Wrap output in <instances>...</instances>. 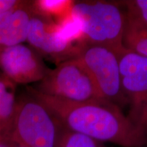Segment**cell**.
<instances>
[{"label":"cell","mask_w":147,"mask_h":147,"mask_svg":"<svg viewBox=\"0 0 147 147\" xmlns=\"http://www.w3.org/2000/svg\"><path fill=\"white\" fill-rule=\"evenodd\" d=\"M34 10V1L19 0L17 4L0 14V48L26 41Z\"/></svg>","instance_id":"9"},{"label":"cell","mask_w":147,"mask_h":147,"mask_svg":"<svg viewBox=\"0 0 147 147\" xmlns=\"http://www.w3.org/2000/svg\"><path fill=\"white\" fill-rule=\"evenodd\" d=\"M59 147H107L104 142L65 128Z\"/></svg>","instance_id":"14"},{"label":"cell","mask_w":147,"mask_h":147,"mask_svg":"<svg viewBox=\"0 0 147 147\" xmlns=\"http://www.w3.org/2000/svg\"><path fill=\"white\" fill-rule=\"evenodd\" d=\"M64 129L52 110L27 91L17 98L8 140L25 147H59Z\"/></svg>","instance_id":"2"},{"label":"cell","mask_w":147,"mask_h":147,"mask_svg":"<svg viewBox=\"0 0 147 147\" xmlns=\"http://www.w3.org/2000/svg\"><path fill=\"white\" fill-rule=\"evenodd\" d=\"M16 84L0 74V136L8 139L16 107Z\"/></svg>","instance_id":"10"},{"label":"cell","mask_w":147,"mask_h":147,"mask_svg":"<svg viewBox=\"0 0 147 147\" xmlns=\"http://www.w3.org/2000/svg\"><path fill=\"white\" fill-rule=\"evenodd\" d=\"M12 142L5 138L0 136V147H11Z\"/></svg>","instance_id":"17"},{"label":"cell","mask_w":147,"mask_h":147,"mask_svg":"<svg viewBox=\"0 0 147 147\" xmlns=\"http://www.w3.org/2000/svg\"><path fill=\"white\" fill-rule=\"evenodd\" d=\"M19 0H0V14L17 4Z\"/></svg>","instance_id":"16"},{"label":"cell","mask_w":147,"mask_h":147,"mask_svg":"<svg viewBox=\"0 0 147 147\" xmlns=\"http://www.w3.org/2000/svg\"><path fill=\"white\" fill-rule=\"evenodd\" d=\"M123 44L127 49L147 57V27L125 21Z\"/></svg>","instance_id":"11"},{"label":"cell","mask_w":147,"mask_h":147,"mask_svg":"<svg viewBox=\"0 0 147 147\" xmlns=\"http://www.w3.org/2000/svg\"><path fill=\"white\" fill-rule=\"evenodd\" d=\"M27 40L42 57H46L57 65L76 57L80 48L66 39L52 18L36 8L31 18Z\"/></svg>","instance_id":"6"},{"label":"cell","mask_w":147,"mask_h":147,"mask_svg":"<svg viewBox=\"0 0 147 147\" xmlns=\"http://www.w3.org/2000/svg\"><path fill=\"white\" fill-rule=\"evenodd\" d=\"M71 14L80 25L82 45H102L115 51L124 47L126 18L121 1H75Z\"/></svg>","instance_id":"3"},{"label":"cell","mask_w":147,"mask_h":147,"mask_svg":"<svg viewBox=\"0 0 147 147\" xmlns=\"http://www.w3.org/2000/svg\"><path fill=\"white\" fill-rule=\"evenodd\" d=\"M127 117L134 127L147 138V97L130 106Z\"/></svg>","instance_id":"15"},{"label":"cell","mask_w":147,"mask_h":147,"mask_svg":"<svg viewBox=\"0 0 147 147\" xmlns=\"http://www.w3.org/2000/svg\"><path fill=\"white\" fill-rule=\"evenodd\" d=\"M121 87L129 106L147 97V57L125 47L117 51Z\"/></svg>","instance_id":"8"},{"label":"cell","mask_w":147,"mask_h":147,"mask_svg":"<svg viewBox=\"0 0 147 147\" xmlns=\"http://www.w3.org/2000/svg\"><path fill=\"white\" fill-rule=\"evenodd\" d=\"M27 91L45 103L67 129L122 147L147 144V138L113 103L105 100L71 102L42 94L32 87Z\"/></svg>","instance_id":"1"},{"label":"cell","mask_w":147,"mask_h":147,"mask_svg":"<svg viewBox=\"0 0 147 147\" xmlns=\"http://www.w3.org/2000/svg\"><path fill=\"white\" fill-rule=\"evenodd\" d=\"M35 89L42 94L71 102L104 100L84 66L77 58L58 64L49 72Z\"/></svg>","instance_id":"4"},{"label":"cell","mask_w":147,"mask_h":147,"mask_svg":"<svg viewBox=\"0 0 147 147\" xmlns=\"http://www.w3.org/2000/svg\"><path fill=\"white\" fill-rule=\"evenodd\" d=\"M12 142V141H11ZM11 147H25L23 146V145H21L19 144H17V143L12 142V144H11Z\"/></svg>","instance_id":"18"},{"label":"cell","mask_w":147,"mask_h":147,"mask_svg":"<svg viewBox=\"0 0 147 147\" xmlns=\"http://www.w3.org/2000/svg\"><path fill=\"white\" fill-rule=\"evenodd\" d=\"M0 68L16 84L39 82L50 70L39 53L23 44L0 48Z\"/></svg>","instance_id":"7"},{"label":"cell","mask_w":147,"mask_h":147,"mask_svg":"<svg viewBox=\"0 0 147 147\" xmlns=\"http://www.w3.org/2000/svg\"><path fill=\"white\" fill-rule=\"evenodd\" d=\"M121 3L126 9L127 22L147 27V0H127Z\"/></svg>","instance_id":"13"},{"label":"cell","mask_w":147,"mask_h":147,"mask_svg":"<svg viewBox=\"0 0 147 147\" xmlns=\"http://www.w3.org/2000/svg\"><path fill=\"white\" fill-rule=\"evenodd\" d=\"M76 58L84 66L104 100L121 108L129 105L121 87L117 51L105 46L83 45Z\"/></svg>","instance_id":"5"},{"label":"cell","mask_w":147,"mask_h":147,"mask_svg":"<svg viewBox=\"0 0 147 147\" xmlns=\"http://www.w3.org/2000/svg\"><path fill=\"white\" fill-rule=\"evenodd\" d=\"M136 147H147V144L140 145V146H136Z\"/></svg>","instance_id":"19"},{"label":"cell","mask_w":147,"mask_h":147,"mask_svg":"<svg viewBox=\"0 0 147 147\" xmlns=\"http://www.w3.org/2000/svg\"><path fill=\"white\" fill-rule=\"evenodd\" d=\"M75 1L71 0H38L34 1L37 11L55 19V22L71 14Z\"/></svg>","instance_id":"12"}]
</instances>
